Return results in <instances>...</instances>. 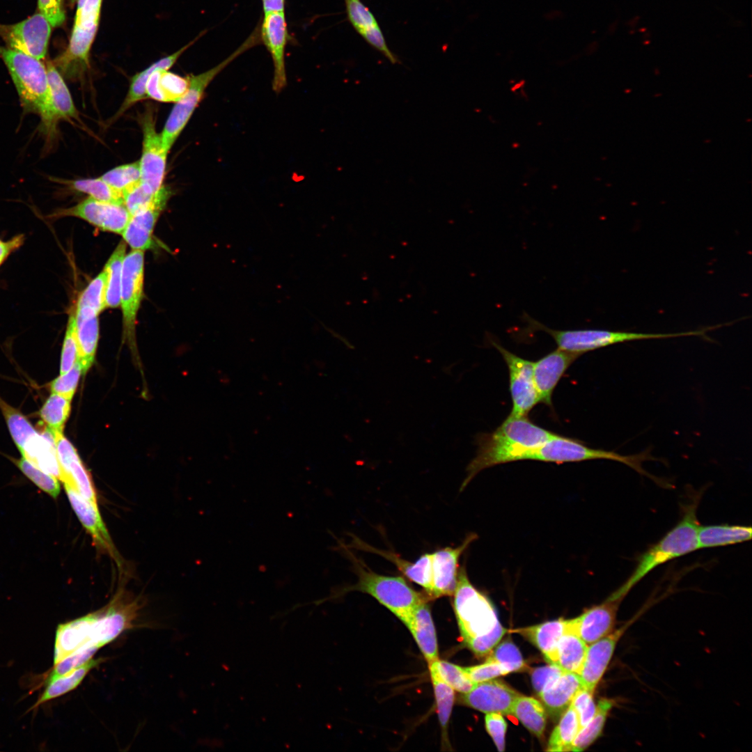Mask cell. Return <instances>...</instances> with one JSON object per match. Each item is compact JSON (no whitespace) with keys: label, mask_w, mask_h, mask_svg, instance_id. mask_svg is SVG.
Returning <instances> with one entry per match:
<instances>
[{"label":"cell","mask_w":752,"mask_h":752,"mask_svg":"<svg viewBox=\"0 0 752 752\" xmlns=\"http://www.w3.org/2000/svg\"><path fill=\"white\" fill-rule=\"evenodd\" d=\"M554 433L532 423L527 417L508 416L491 433L478 435L476 457L467 469L461 490L482 470L528 456L548 441Z\"/></svg>","instance_id":"obj_1"},{"label":"cell","mask_w":752,"mask_h":752,"mask_svg":"<svg viewBox=\"0 0 752 752\" xmlns=\"http://www.w3.org/2000/svg\"><path fill=\"white\" fill-rule=\"evenodd\" d=\"M691 501L682 506V516L676 525L659 541L642 553L627 580L613 593L625 598L633 587L656 567L673 559L698 550L697 509L701 494H694Z\"/></svg>","instance_id":"obj_2"},{"label":"cell","mask_w":752,"mask_h":752,"mask_svg":"<svg viewBox=\"0 0 752 752\" xmlns=\"http://www.w3.org/2000/svg\"><path fill=\"white\" fill-rule=\"evenodd\" d=\"M357 581L348 590L370 595L388 609L403 623L414 608L425 597L416 591L402 577L377 574L349 552Z\"/></svg>","instance_id":"obj_3"},{"label":"cell","mask_w":752,"mask_h":752,"mask_svg":"<svg viewBox=\"0 0 752 752\" xmlns=\"http://www.w3.org/2000/svg\"><path fill=\"white\" fill-rule=\"evenodd\" d=\"M259 39L260 31L257 28L235 52L218 65L202 73L188 75V89L175 103L160 134L162 143L169 151L186 127L212 81L239 56L258 44Z\"/></svg>","instance_id":"obj_4"},{"label":"cell","mask_w":752,"mask_h":752,"mask_svg":"<svg viewBox=\"0 0 752 752\" xmlns=\"http://www.w3.org/2000/svg\"><path fill=\"white\" fill-rule=\"evenodd\" d=\"M453 597L459 629L467 645L488 634L499 621L494 605L471 583L464 567L459 569Z\"/></svg>","instance_id":"obj_5"},{"label":"cell","mask_w":752,"mask_h":752,"mask_svg":"<svg viewBox=\"0 0 752 752\" xmlns=\"http://www.w3.org/2000/svg\"><path fill=\"white\" fill-rule=\"evenodd\" d=\"M527 460L546 462H574L589 460H609L622 463L641 476H646L657 484L662 485L661 479L651 475L643 468V463L648 460H658L650 451L623 455L613 451L589 448L580 441L554 434L548 441L531 453Z\"/></svg>","instance_id":"obj_6"},{"label":"cell","mask_w":752,"mask_h":752,"mask_svg":"<svg viewBox=\"0 0 752 752\" xmlns=\"http://www.w3.org/2000/svg\"><path fill=\"white\" fill-rule=\"evenodd\" d=\"M525 318L526 322L529 324L531 329H533V330H541L549 334L556 343L558 348L570 352L579 354L580 355L589 351L620 343L645 339L700 336L701 334V331L699 329L669 334H645L591 329L554 330L545 326L528 315Z\"/></svg>","instance_id":"obj_7"},{"label":"cell","mask_w":752,"mask_h":752,"mask_svg":"<svg viewBox=\"0 0 752 752\" xmlns=\"http://www.w3.org/2000/svg\"><path fill=\"white\" fill-rule=\"evenodd\" d=\"M0 58L24 109L39 113L49 93L46 65L41 60L0 45Z\"/></svg>","instance_id":"obj_8"},{"label":"cell","mask_w":752,"mask_h":752,"mask_svg":"<svg viewBox=\"0 0 752 752\" xmlns=\"http://www.w3.org/2000/svg\"><path fill=\"white\" fill-rule=\"evenodd\" d=\"M143 132L142 152L139 162L141 183L150 194H155L162 187L169 150L156 130L154 109L148 107L140 117Z\"/></svg>","instance_id":"obj_9"},{"label":"cell","mask_w":752,"mask_h":752,"mask_svg":"<svg viewBox=\"0 0 752 752\" xmlns=\"http://www.w3.org/2000/svg\"><path fill=\"white\" fill-rule=\"evenodd\" d=\"M144 252L132 250L125 257L120 289L124 336L132 350L136 347V319L143 296Z\"/></svg>","instance_id":"obj_10"},{"label":"cell","mask_w":752,"mask_h":752,"mask_svg":"<svg viewBox=\"0 0 752 752\" xmlns=\"http://www.w3.org/2000/svg\"><path fill=\"white\" fill-rule=\"evenodd\" d=\"M49 93L47 100L38 113L40 116V131L51 143L57 135L60 120L80 122L79 113L70 92L59 70L52 61L46 63Z\"/></svg>","instance_id":"obj_11"},{"label":"cell","mask_w":752,"mask_h":752,"mask_svg":"<svg viewBox=\"0 0 752 752\" xmlns=\"http://www.w3.org/2000/svg\"><path fill=\"white\" fill-rule=\"evenodd\" d=\"M52 27L38 11L19 22L0 24V37L6 47L42 61L47 52Z\"/></svg>","instance_id":"obj_12"},{"label":"cell","mask_w":752,"mask_h":752,"mask_svg":"<svg viewBox=\"0 0 752 752\" xmlns=\"http://www.w3.org/2000/svg\"><path fill=\"white\" fill-rule=\"evenodd\" d=\"M492 344L501 353L508 367L512 401L509 416L527 417L530 411L539 402L533 380V362L515 355L494 341H492Z\"/></svg>","instance_id":"obj_13"},{"label":"cell","mask_w":752,"mask_h":752,"mask_svg":"<svg viewBox=\"0 0 752 752\" xmlns=\"http://www.w3.org/2000/svg\"><path fill=\"white\" fill-rule=\"evenodd\" d=\"M65 217L79 218L102 230L122 234L131 214L124 205L100 201L89 196L74 206L56 210L48 218Z\"/></svg>","instance_id":"obj_14"},{"label":"cell","mask_w":752,"mask_h":752,"mask_svg":"<svg viewBox=\"0 0 752 752\" xmlns=\"http://www.w3.org/2000/svg\"><path fill=\"white\" fill-rule=\"evenodd\" d=\"M138 608L136 602L118 596L107 607L93 613L90 642L100 648L113 641L132 627Z\"/></svg>","instance_id":"obj_15"},{"label":"cell","mask_w":752,"mask_h":752,"mask_svg":"<svg viewBox=\"0 0 752 752\" xmlns=\"http://www.w3.org/2000/svg\"><path fill=\"white\" fill-rule=\"evenodd\" d=\"M640 615L641 613L619 628L613 629L607 635L588 645L584 660L578 673L582 687L594 694L620 639Z\"/></svg>","instance_id":"obj_16"},{"label":"cell","mask_w":752,"mask_h":752,"mask_svg":"<svg viewBox=\"0 0 752 752\" xmlns=\"http://www.w3.org/2000/svg\"><path fill=\"white\" fill-rule=\"evenodd\" d=\"M260 30V37L273 63L272 89L279 93L287 85L285 52L289 36L284 11L264 13Z\"/></svg>","instance_id":"obj_17"},{"label":"cell","mask_w":752,"mask_h":752,"mask_svg":"<svg viewBox=\"0 0 752 752\" xmlns=\"http://www.w3.org/2000/svg\"><path fill=\"white\" fill-rule=\"evenodd\" d=\"M171 195V189L162 185L146 207L131 216L121 235L132 250L145 251L152 248L154 228Z\"/></svg>","instance_id":"obj_18"},{"label":"cell","mask_w":752,"mask_h":752,"mask_svg":"<svg viewBox=\"0 0 752 752\" xmlns=\"http://www.w3.org/2000/svg\"><path fill=\"white\" fill-rule=\"evenodd\" d=\"M624 599L611 594L604 602L567 620L569 631L589 645L614 629L620 604Z\"/></svg>","instance_id":"obj_19"},{"label":"cell","mask_w":752,"mask_h":752,"mask_svg":"<svg viewBox=\"0 0 752 752\" xmlns=\"http://www.w3.org/2000/svg\"><path fill=\"white\" fill-rule=\"evenodd\" d=\"M477 538L468 535L457 547H446L432 554V590L429 597L453 596L457 580L459 560L462 553Z\"/></svg>","instance_id":"obj_20"},{"label":"cell","mask_w":752,"mask_h":752,"mask_svg":"<svg viewBox=\"0 0 752 752\" xmlns=\"http://www.w3.org/2000/svg\"><path fill=\"white\" fill-rule=\"evenodd\" d=\"M519 693L506 683L496 680L479 682L462 694L464 704L485 714L495 712L509 715Z\"/></svg>","instance_id":"obj_21"},{"label":"cell","mask_w":752,"mask_h":752,"mask_svg":"<svg viewBox=\"0 0 752 752\" xmlns=\"http://www.w3.org/2000/svg\"><path fill=\"white\" fill-rule=\"evenodd\" d=\"M580 356L561 349L533 362V380L539 402L551 407L553 391L569 366Z\"/></svg>","instance_id":"obj_22"},{"label":"cell","mask_w":752,"mask_h":752,"mask_svg":"<svg viewBox=\"0 0 752 752\" xmlns=\"http://www.w3.org/2000/svg\"><path fill=\"white\" fill-rule=\"evenodd\" d=\"M64 487L73 510L95 545L118 561V553L101 517L97 504L87 500L72 487L66 485Z\"/></svg>","instance_id":"obj_23"},{"label":"cell","mask_w":752,"mask_h":752,"mask_svg":"<svg viewBox=\"0 0 752 752\" xmlns=\"http://www.w3.org/2000/svg\"><path fill=\"white\" fill-rule=\"evenodd\" d=\"M347 18L357 32L389 61L400 63L388 47L383 33L371 11L360 0H345Z\"/></svg>","instance_id":"obj_24"},{"label":"cell","mask_w":752,"mask_h":752,"mask_svg":"<svg viewBox=\"0 0 752 752\" xmlns=\"http://www.w3.org/2000/svg\"><path fill=\"white\" fill-rule=\"evenodd\" d=\"M100 20L86 21L74 24L66 50L55 61L57 69L65 72L72 66L81 68L89 65V52L94 41Z\"/></svg>","instance_id":"obj_25"},{"label":"cell","mask_w":752,"mask_h":752,"mask_svg":"<svg viewBox=\"0 0 752 752\" xmlns=\"http://www.w3.org/2000/svg\"><path fill=\"white\" fill-rule=\"evenodd\" d=\"M403 624L412 634L428 664L439 659L435 627L425 599L414 608Z\"/></svg>","instance_id":"obj_26"},{"label":"cell","mask_w":752,"mask_h":752,"mask_svg":"<svg viewBox=\"0 0 752 752\" xmlns=\"http://www.w3.org/2000/svg\"><path fill=\"white\" fill-rule=\"evenodd\" d=\"M353 545L357 549L377 554L390 561L402 574L421 586L430 596L432 590V554L425 553L412 563L393 551L377 549L357 538L353 540Z\"/></svg>","instance_id":"obj_27"},{"label":"cell","mask_w":752,"mask_h":752,"mask_svg":"<svg viewBox=\"0 0 752 752\" xmlns=\"http://www.w3.org/2000/svg\"><path fill=\"white\" fill-rule=\"evenodd\" d=\"M581 687L577 673L563 672L552 686L538 694L547 714L552 719L558 720Z\"/></svg>","instance_id":"obj_28"},{"label":"cell","mask_w":752,"mask_h":752,"mask_svg":"<svg viewBox=\"0 0 752 752\" xmlns=\"http://www.w3.org/2000/svg\"><path fill=\"white\" fill-rule=\"evenodd\" d=\"M91 620L92 613H90L58 625L54 643V664L82 645L91 643L89 633Z\"/></svg>","instance_id":"obj_29"},{"label":"cell","mask_w":752,"mask_h":752,"mask_svg":"<svg viewBox=\"0 0 752 752\" xmlns=\"http://www.w3.org/2000/svg\"><path fill=\"white\" fill-rule=\"evenodd\" d=\"M567 631L568 621L561 618L515 630L535 645L551 664L556 662L558 641Z\"/></svg>","instance_id":"obj_30"},{"label":"cell","mask_w":752,"mask_h":752,"mask_svg":"<svg viewBox=\"0 0 752 752\" xmlns=\"http://www.w3.org/2000/svg\"><path fill=\"white\" fill-rule=\"evenodd\" d=\"M20 453L36 467L60 480L61 468L54 441L47 429L43 434L37 432L31 437Z\"/></svg>","instance_id":"obj_31"},{"label":"cell","mask_w":752,"mask_h":752,"mask_svg":"<svg viewBox=\"0 0 752 752\" xmlns=\"http://www.w3.org/2000/svg\"><path fill=\"white\" fill-rule=\"evenodd\" d=\"M189 77H182L168 70L157 69L146 84L148 97L163 102H177L187 92Z\"/></svg>","instance_id":"obj_32"},{"label":"cell","mask_w":752,"mask_h":752,"mask_svg":"<svg viewBox=\"0 0 752 752\" xmlns=\"http://www.w3.org/2000/svg\"><path fill=\"white\" fill-rule=\"evenodd\" d=\"M752 537L750 526L728 524L702 526L698 528V548L728 546L749 541Z\"/></svg>","instance_id":"obj_33"},{"label":"cell","mask_w":752,"mask_h":752,"mask_svg":"<svg viewBox=\"0 0 752 752\" xmlns=\"http://www.w3.org/2000/svg\"><path fill=\"white\" fill-rule=\"evenodd\" d=\"M194 42L195 40L191 41L173 54L159 59L148 68L134 75L131 79L127 94L123 104L113 116V120H117L136 102L148 98L146 93V84L152 72L157 69L169 70L175 64L180 55Z\"/></svg>","instance_id":"obj_34"},{"label":"cell","mask_w":752,"mask_h":752,"mask_svg":"<svg viewBox=\"0 0 752 752\" xmlns=\"http://www.w3.org/2000/svg\"><path fill=\"white\" fill-rule=\"evenodd\" d=\"M98 316L75 311L79 362L84 373L92 365L99 338Z\"/></svg>","instance_id":"obj_35"},{"label":"cell","mask_w":752,"mask_h":752,"mask_svg":"<svg viewBox=\"0 0 752 752\" xmlns=\"http://www.w3.org/2000/svg\"><path fill=\"white\" fill-rule=\"evenodd\" d=\"M510 715L537 737L541 739L544 736L547 714L538 700L520 694L513 703Z\"/></svg>","instance_id":"obj_36"},{"label":"cell","mask_w":752,"mask_h":752,"mask_svg":"<svg viewBox=\"0 0 752 752\" xmlns=\"http://www.w3.org/2000/svg\"><path fill=\"white\" fill-rule=\"evenodd\" d=\"M588 645L576 634L567 631L560 639L555 665L563 672L578 675L585 658Z\"/></svg>","instance_id":"obj_37"},{"label":"cell","mask_w":752,"mask_h":752,"mask_svg":"<svg viewBox=\"0 0 752 752\" xmlns=\"http://www.w3.org/2000/svg\"><path fill=\"white\" fill-rule=\"evenodd\" d=\"M103 661H104V659H95L92 658L69 673L47 681V687L36 703L34 707L63 696L77 688L87 674Z\"/></svg>","instance_id":"obj_38"},{"label":"cell","mask_w":752,"mask_h":752,"mask_svg":"<svg viewBox=\"0 0 752 752\" xmlns=\"http://www.w3.org/2000/svg\"><path fill=\"white\" fill-rule=\"evenodd\" d=\"M51 180L64 185L68 189L87 194L97 201L124 205L123 193L111 187L100 178L78 180L51 178Z\"/></svg>","instance_id":"obj_39"},{"label":"cell","mask_w":752,"mask_h":752,"mask_svg":"<svg viewBox=\"0 0 752 752\" xmlns=\"http://www.w3.org/2000/svg\"><path fill=\"white\" fill-rule=\"evenodd\" d=\"M614 704L615 701L610 698H602L598 701L595 715L586 726L579 730L568 751H582L601 735L608 714Z\"/></svg>","instance_id":"obj_40"},{"label":"cell","mask_w":752,"mask_h":752,"mask_svg":"<svg viewBox=\"0 0 752 752\" xmlns=\"http://www.w3.org/2000/svg\"><path fill=\"white\" fill-rule=\"evenodd\" d=\"M125 253L126 242L123 240L116 246L104 267L107 272L106 308H116L120 304L122 272Z\"/></svg>","instance_id":"obj_41"},{"label":"cell","mask_w":752,"mask_h":752,"mask_svg":"<svg viewBox=\"0 0 752 752\" xmlns=\"http://www.w3.org/2000/svg\"><path fill=\"white\" fill-rule=\"evenodd\" d=\"M558 720L550 735L547 749L548 751H568L579 730L577 715L571 705Z\"/></svg>","instance_id":"obj_42"},{"label":"cell","mask_w":752,"mask_h":752,"mask_svg":"<svg viewBox=\"0 0 752 752\" xmlns=\"http://www.w3.org/2000/svg\"><path fill=\"white\" fill-rule=\"evenodd\" d=\"M0 409L13 440L20 451L28 439L38 432L21 412L8 405L1 397Z\"/></svg>","instance_id":"obj_43"},{"label":"cell","mask_w":752,"mask_h":752,"mask_svg":"<svg viewBox=\"0 0 752 752\" xmlns=\"http://www.w3.org/2000/svg\"><path fill=\"white\" fill-rule=\"evenodd\" d=\"M71 400L52 393L40 409L39 414L49 431H63L70 415Z\"/></svg>","instance_id":"obj_44"},{"label":"cell","mask_w":752,"mask_h":752,"mask_svg":"<svg viewBox=\"0 0 752 752\" xmlns=\"http://www.w3.org/2000/svg\"><path fill=\"white\" fill-rule=\"evenodd\" d=\"M107 272L104 269L80 294L77 308H87L97 315L106 308Z\"/></svg>","instance_id":"obj_45"},{"label":"cell","mask_w":752,"mask_h":752,"mask_svg":"<svg viewBox=\"0 0 752 752\" xmlns=\"http://www.w3.org/2000/svg\"><path fill=\"white\" fill-rule=\"evenodd\" d=\"M429 670L434 689L439 721L442 730L446 733L454 703V690L442 680L432 664H429Z\"/></svg>","instance_id":"obj_46"},{"label":"cell","mask_w":752,"mask_h":752,"mask_svg":"<svg viewBox=\"0 0 752 752\" xmlns=\"http://www.w3.org/2000/svg\"><path fill=\"white\" fill-rule=\"evenodd\" d=\"M487 659L497 663L508 674L526 668L520 651L510 639L499 642L487 655Z\"/></svg>","instance_id":"obj_47"},{"label":"cell","mask_w":752,"mask_h":752,"mask_svg":"<svg viewBox=\"0 0 752 752\" xmlns=\"http://www.w3.org/2000/svg\"><path fill=\"white\" fill-rule=\"evenodd\" d=\"M100 178L113 188L123 193L141 181L139 162L116 166Z\"/></svg>","instance_id":"obj_48"},{"label":"cell","mask_w":752,"mask_h":752,"mask_svg":"<svg viewBox=\"0 0 752 752\" xmlns=\"http://www.w3.org/2000/svg\"><path fill=\"white\" fill-rule=\"evenodd\" d=\"M432 664L439 677L454 691L462 694L469 692L476 684L473 682L463 667L439 659Z\"/></svg>","instance_id":"obj_49"},{"label":"cell","mask_w":752,"mask_h":752,"mask_svg":"<svg viewBox=\"0 0 752 752\" xmlns=\"http://www.w3.org/2000/svg\"><path fill=\"white\" fill-rule=\"evenodd\" d=\"M17 465L42 490L54 498L59 494L61 487L57 478L38 468L23 456L17 460Z\"/></svg>","instance_id":"obj_50"},{"label":"cell","mask_w":752,"mask_h":752,"mask_svg":"<svg viewBox=\"0 0 752 752\" xmlns=\"http://www.w3.org/2000/svg\"><path fill=\"white\" fill-rule=\"evenodd\" d=\"M100 649L97 645L87 643L54 664L47 681L66 675L91 659Z\"/></svg>","instance_id":"obj_51"},{"label":"cell","mask_w":752,"mask_h":752,"mask_svg":"<svg viewBox=\"0 0 752 752\" xmlns=\"http://www.w3.org/2000/svg\"><path fill=\"white\" fill-rule=\"evenodd\" d=\"M79 359L78 343L76 335L75 309L68 315V324L61 352L60 374L70 370Z\"/></svg>","instance_id":"obj_52"},{"label":"cell","mask_w":752,"mask_h":752,"mask_svg":"<svg viewBox=\"0 0 752 752\" xmlns=\"http://www.w3.org/2000/svg\"><path fill=\"white\" fill-rule=\"evenodd\" d=\"M83 373L82 367L77 361L70 370L60 374L50 383L51 392L72 400L79 378Z\"/></svg>","instance_id":"obj_53"},{"label":"cell","mask_w":752,"mask_h":752,"mask_svg":"<svg viewBox=\"0 0 752 752\" xmlns=\"http://www.w3.org/2000/svg\"><path fill=\"white\" fill-rule=\"evenodd\" d=\"M570 705L577 713L579 730L589 723L597 709V705L593 699V693L582 687L574 696Z\"/></svg>","instance_id":"obj_54"},{"label":"cell","mask_w":752,"mask_h":752,"mask_svg":"<svg viewBox=\"0 0 752 752\" xmlns=\"http://www.w3.org/2000/svg\"><path fill=\"white\" fill-rule=\"evenodd\" d=\"M506 631L499 621L491 632L477 638L467 646L478 657L487 656L500 642Z\"/></svg>","instance_id":"obj_55"},{"label":"cell","mask_w":752,"mask_h":752,"mask_svg":"<svg viewBox=\"0 0 752 752\" xmlns=\"http://www.w3.org/2000/svg\"><path fill=\"white\" fill-rule=\"evenodd\" d=\"M563 673V671L555 664L535 668L531 672L533 687L539 694L552 686Z\"/></svg>","instance_id":"obj_56"},{"label":"cell","mask_w":752,"mask_h":752,"mask_svg":"<svg viewBox=\"0 0 752 752\" xmlns=\"http://www.w3.org/2000/svg\"><path fill=\"white\" fill-rule=\"evenodd\" d=\"M123 195L124 205L132 216L146 207L152 201L155 194L148 192L140 181L136 185L123 191Z\"/></svg>","instance_id":"obj_57"},{"label":"cell","mask_w":752,"mask_h":752,"mask_svg":"<svg viewBox=\"0 0 752 752\" xmlns=\"http://www.w3.org/2000/svg\"><path fill=\"white\" fill-rule=\"evenodd\" d=\"M470 680L475 684L507 675V672L494 661L486 659L479 665L464 668Z\"/></svg>","instance_id":"obj_58"},{"label":"cell","mask_w":752,"mask_h":752,"mask_svg":"<svg viewBox=\"0 0 752 752\" xmlns=\"http://www.w3.org/2000/svg\"><path fill=\"white\" fill-rule=\"evenodd\" d=\"M485 728L492 737L497 749L502 752L506 747L507 723L499 713H487L485 716Z\"/></svg>","instance_id":"obj_59"},{"label":"cell","mask_w":752,"mask_h":752,"mask_svg":"<svg viewBox=\"0 0 752 752\" xmlns=\"http://www.w3.org/2000/svg\"><path fill=\"white\" fill-rule=\"evenodd\" d=\"M38 8L52 27L60 26L64 23L65 13L63 0H38Z\"/></svg>","instance_id":"obj_60"},{"label":"cell","mask_w":752,"mask_h":752,"mask_svg":"<svg viewBox=\"0 0 752 752\" xmlns=\"http://www.w3.org/2000/svg\"><path fill=\"white\" fill-rule=\"evenodd\" d=\"M102 0H78L74 24L100 20Z\"/></svg>","instance_id":"obj_61"},{"label":"cell","mask_w":752,"mask_h":752,"mask_svg":"<svg viewBox=\"0 0 752 752\" xmlns=\"http://www.w3.org/2000/svg\"><path fill=\"white\" fill-rule=\"evenodd\" d=\"M24 240L23 234L15 235L6 241L0 239V267L13 252L23 244Z\"/></svg>","instance_id":"obj_62"},{"label":"cell","mask_w":752,"mask_h":752,"mask_svg":"<svg viewBox=\"0 0 752 752\" xmlns=\"http://www.w3.org/2000/svg\"><path fill=\"white\" fill-rule=\"evenodd\" d=\"M264 13L282 12L285 9V0H261Z\"/></svg>","instance_id":"obj_63"},{"label":"cell","mask_w":752,"mask_h":752,"mask_svg":"<svg viewBox=\"0 0 752 752\" xmlns=\"http://www.w3.org/2000/svg\"><path fill=\"white\" fill-rule=\"evenodd\" d=\"M77 1H78V0H69V1H70V5H71V6H74V5H75V3L76 2H77Z\"/></svg>","instance_id":"obj_64"}]
</instances>
